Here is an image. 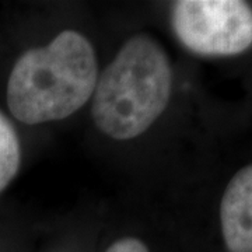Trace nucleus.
<instances>
[{
  "label": "nucleus",
  "mask_w": 252,
  "mask_h": 252,
  "mask_svg": "<svg viewBox=\"0 0 252 252\" xmlns=\"http://www.w3.org/2000/svg\"><path fill=\"white\" fill-rule=\"evenodd\" d=\"M97 80L94 48L80 32L64 30L13 62L4 83L9 117L28 126L64 119L89 102Z\"/></svg>",
  "instance_id": "obj_1"
},
{
  "label": "nucleus",
  "mask_w": 252,
  "mask_h": 252,
  "mask_svg": "<svg viewBox=\"0 0 252 252\" xmlns=\"http://www.w3.org/2000/svg\"><path fill=\"white\" fill-rule=\"evenodd\" d=\"M220 223L230 252H252V164L228 182L220 205Z\"/></svg>",
  "instance_id": "obj_4"
},
{
  "label": "nucleus",
  "mask_w": 252,
  "mask_h": 252,
  "mask_svg": "<svg viewBox=\"0 0 252 252\" xmlns=\"http://www.w3.org/2000/svg\"><path fill=\"white\" fill-rule=\"evenodd\" d=\"M105 252H149V250L137 238H122L115 241Z\"/></svg>",
  "instance_id": "obj_6"
},
{
  "label": "nucleus",
  "mask_w": 252,
  "mask_h": 252,
  "mask_svg": "<svg viewBox=\"0 0 252 252\" xmlns=\"http://www.w3.org/2000/svg\"><path fill=\"white\" fill-rule=\"evenodd\" d=\"M21 161L23 147L17 127L0 107V193L17 177Z\"/></svg>",
  "instance_id": "obj_5"
},
{
  "label": "nucleus",
  "mask_w": 252,
  "mask_h": 252,
  "mask_svg": "<svg viewBox=\"0 0 252 252\" xmlns=\"http://www.w3.org/2000/svg\"><path fill=\"white\" fill-rule=\"evenodd\" d=\"M171 90V63L164 48L152 36H132L97 80L94 124L115 140L137 137L167 108Z\"/></svg>",
  "instance_id": "obj_2"
},
{
  "label": "nucleus",
  "mask_w": 252,
  "mask_h": 252,
  "mask_svg": "<svg viewBox=\"0 0 252 252\" xmlns=\"http://www.w3.org/2000/svg\"><path fill=\"white\" fill-rule=\"evenodd\" d=\"M172 30L190 52L233 56L252 45V9L240 0H181L172 4Z\"/></svg>",
  "instance_id": "obj_3"
}]
</instances>
